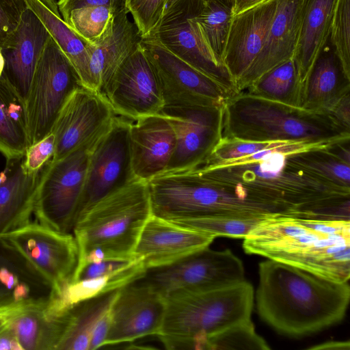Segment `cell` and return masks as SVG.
<instances>
[{
	"mask_svg": "<svg viewBox=\"0 0 350 350\" xmlns=\"http://www.w3.org/2000/svg\"><path fill=\"white\" fill-rule=\"evenodd\" d=\"M257 312L277 332L301 337L341 322L350 301L348 282L267 259L258 265Z\"/></svg>",
	"mask_w": 350,
	"mask_h": 350,
	"instance_id": "1",
	"label": "cell"
},
{
	"mask_svg": "<svg viewBox=\"0 0 350 350\" xmlns=\"http://www.w3.org/2000/svg\"><path fill=\"white\" fill-rule=\"evenodd\" d=\"M243 248L336 282L350 278V220L317 219L299 211L273 214L243 239Z\"/></svg>",
	"mask_w": 350,
	"mask_h": 350,
	"instance_id": "2",
	"label": "cell"
},
{
	"mask_svg": "<svg viewBox=\"0 0 350 350\" xmlns=\"http://www.w3.org/2000/svg\"><path fill=\"white\" fill-rule=\"evenodd\" d=\"M311 148L316 147L289 142L262 150L257 160H239L191 170L211 183L241 188L258 200L288 211H303L326 200L350 196L349 189L320 178L288 158V154Z\"/></svg>",
	"mask_w": 350,
	"mask_h": 350,
	"instance_id": "3",
	"label": "cell"
},
{
	"mask_svg": "<svg viewBox=\"0 0 350 350\" xmlns=\"http://www.w3.org/2000/svg\"><path fill=\"white\" fill-rule=\"evenodd\" d=\"M222 138L323 147L350 139V130L328 113L306 111L242 91L223 105Z\"/></svg>",
	"mask_w": 350,
	"mask_h": 350,
	"instance_id": "4",
	"label": "cell"
},
{
	"mask_svg": "<svg viewBox=\"0 0 350 350\" xmlns=\"http://www.w3.org/2000/svg\"><path fill=\"white\" fill-rule=\"evenodd\" d=\"M152 215L148 181L135 178L93 204L77 221V268L105 260L136 258L141 232Z\"/></svg>",
	"mask_w": 350,
	"mask_h": 350,
	"instance_id": "5",
	"label": "cell"
},
{
	"mask_svg": "<svg viewBox=\"0 0 350 350\" xmlns=\"http://www.w3.org/2000/svg\"><path fill=\"white\" fill-rule=\"evenodd\" d=\"M254 301L253 286L245 280L219 289L167 297L157 336L167 349L206 350L209 336L251 319Z\"/></svg>",
	"mask_w": 350,
	"mask_h": 350,
	"instance_id": "6",
	"label": "cell"
},
{
	"mask_svg": "<svg viewBox=\"0 0 350 350\" xmlns=\"http://www.w3.org/2000/svg\"><path fill=\"white\" fill-rule=\"evenodd\" d=\"M152 215L168 221L215 215L265 217L289 211L193 171L163 172L148 180Z\"/></svg>",
	"mask_w": 350,
	"mask_h": 350,
	"instance_id": "7",
	"label": "cell"
},
{
	"mask_svg": "<svg viewBox=\"0 0 350 350\" xmlns=\"http://www.w3.org/2000/svg\"><path fill=\"white\" fill-rule=\"evenodd\" d=\"M245 280L243 264L230 250L206 247L169 265L147 269L136 281L165 298L219 289Z\"/></svg>",
	"mask_w": 350,
	"mask_h": 350,
	"instance_id": "8",
	"label": "cell"
},
{
	"mask_svg": "<svg viewBox=\"0 0 350 350\" xmlns=\"http://www.w3.org/2000/svg\"><path fill=\"white\" fill-rule=\"evenodd\" d=\"M95 144L78 148L58 160H50L43 167L34 203L37 222L61 232H72Z\"/></svg>",
	"mask_w": 350,
	"mask_h": 350,
	"instance_id": "9",
	"label": "cell"
},
{
	"mask_svg": "<svg viewBox=\"0 0 350 350\" xmlns=\"http://www.w3.org/2000/svg\"><path fill=\"white\" fill-rule=\"evenodd\" d=\"M0 243L21 256L55 295L60 296L72 280L79 258L72 234L31 221L1 236Z\"/></svg>",
	"mask_w": 350,
	"mask_h": 350,
	"instance_id": "10",
	"label": "cell"
},
{
	"mask_svg": "<svg viewBox=\"0 0 350 350\" xmlns=\"http://www.w3.org/2000/svg\"><path fill=\"white\" fill-rule=\"evenodd\" d=\"M80 87L74 67L50 37L36 65L25 103L30 146L51 132L63 105Z\"/></svg>",
	"mask_w": 350,
	"mask_h": 350,
	"instance_id": "11",
	"label": "cell"
},
{
	"mask_svg": "<svg viewBox=\"0 0 350 350\" xmlns=\"http://www.w3.org/2000/svg\"><path fill=\"white\" fill-rule=\"evenodd\" d=\"M204 1H180L161 16L157 27L149 36L233 95L238 93L233 80L223 62L208 45L195 18Z\"/></svg>",
	"mask_w": 350,
	"mask_h": 350,
	"instance_id": "12",
	"label": "cell"
},
{
	"mask_svg": "<svg viewBox=\"0 0 350 350\" xmlns=\"http://www.w3.org/2000/svg\"><path fill=\"white\" fill-rule=\"evenodd\" d=\"M141 43L158 77L164 107L223 106L232 96L215 80L174 55L154 37L142 38Z\"/></svg>",
	"mask_w": 350,
	"mask_h": 350,
	"instance_id": "13",
	"label": "cell"
},
{
	"mask_svg": "<svg viewBox=\"0 0 350 350\" xmlns=\"http://www.w3.org/2000/svg\"><path fill=\"white\" fill-rule=\"evenodd\" d=\"M117 115L105 96L84 87L76 89L61 108L53 126L58 160L83 146L95 144L111 126Z\"/></svg>",
	"mask_w": 350,
	"mask_h": 350,
	"instance_id": "14",
	"label": "cell"
},
{
	"mask_svg": "<svg viewBox=\"0 0 350 350\" xmlns=\"http://www.w3.org/2000/svg\"><path fill=\"white\" fill-rule=\"evenodd\" d=\"M102 94L116 115L131 120L159 113L164 100L154 66L141 42Z\"/></svg>",
	"mask_w": 350,
	"mask_h": 350,
	"instance_id": "15",
	"label": "cell"
},
{
	"mask_svg": "<svg viewBox=\"0 0 350 350\" xmlns=\"http://www.w3.org/2000/svg\"><path fill=\"white\" fill-rule=\"evenodd\" d=\"M130 124L116 116L92 149L77 221L96 202L135 178L129 158Z\"/></svg>",
	"mask_w": 350,
	"mask_h": 350,
	"instance_id": "16",
	"label": "cell"
},
{
	"mask_svg": "<svg viewBox=\"0 0 350 350\" xmlns=\"http://www.w3.org/2000/svg\"><path fill=\"white\" fill-rule=\"evenodd\" d=\"M176 135V147L164 172L191 170L204 162L222 138L223 106L166 108L161 111Z\"/></svg>",
	"mask_w": 350,
	"mask_h": 350,
	"instance_id": "17",
	"label": "cell"
},
{
	"mask_svg": "<svg viewBox=\"0 0 350 350\" xmlns=\"http://www.w3.org/2000/svg\"><path fill=\"white\" fill-rule=\"evenodd\" d=\"M165 308V298L145 284L135 281L121 288L111 306V323L103 347L157 336Z\"/></svg>",
	"mask_w": 350,
	"mask_h": 350,
	"instance_id": "18",
	"label": "cell"
},
{
	"mask_svg": "<svg viewBox=\"0 0 350 350\" xmlns=\"http://www.w3.org/2000/svg\"><path fill=\"white\" fill-rule=\"evenodd\" d=\"M278 3V0L267 1L231 18L221 60L237 90L266 41Z\"/></svg>",
	"mask_w": 350,
	"mask_h": 350,
	"instance_id": "19",
	"label": "cell"
},
{
	"mask_svg": "<svg viewBox=\"0 0 350 350\" xmlns=\"http://www.w3.org/2000/svg\"><path fill=\"white\" fill-rule=\"evenodd\" d=\"M128 140L133 175L146 181L166 170L176 147L174 129L161 112L131 120Z\"/></svg>",
	"mask_w": 350,
	"mask_h": 350,
	"instance_id": "20",
	"label": "cell"
},
{
	"mask_svg": "<svg viewBox=\"0 0 350 350\" xmlns=\"http://www.w3.org/2000/svg\"><path fill=\"white\" fill-rule=\"evenodd\" d=\"M215 239L152 215L141 232L134 254L146 269L158 267L209 247Z\"/></svg>",
	"mask_w": 350,
	"mask_h": 350,
	"instance_id": "21",
	"label": "cell"
},
{
	"mask_svg": "<svg viewBox=\"0 0 350 350\" xmlns=\"http://www.w3.org/2000/svg\"><path fill=\"white\" fill-rule=\"evenodd\" d=\"M50 37L40 20L27 8L17 29L1 50L4 58L1 77L25 103L36 65Z\"/></svg>",
	"mask_w": 350,
	"mask_h": 350,
	"instance_id": "22",
	"label": "cell"
},
{
	"mask_svg": "<svg viewBox=\"0 0 350 350\" xmlns=\"http://www.w3.org/2000/svg\"><path fill=\"white\" fill-rule=\"evenodd\" d=\"M72 306L50 292L36 298L10 324L23 350H57L68 327Z\"/></svg>",
	"mask_w": 350,
	"mask_h": 350,
	"instance_id": "23",
	"label": "cell"
},
{
	"mask_svg": "<svg viewBox=\"0 0 350 350\" xmlns=\"http://www.w3.org/2000/svg\"><path fill=\"white\" fill-rule=\"evenodd\" d=\"M305 0H278L266 41L237 86L245 90L262 75L293 57Z\"/></svg>",
	"mask_w": 350,
	"mask_h": 350,
	"instance_id": "24",
	"label": "cell"
},
{
	"mask_svg": "<svg viewBox=\"0 0 350 350\" xmlns=\"http://www.w3.org/2000/svg\"><path fill=\"white\" fill-rule=\"evenodd\" d=\"M24 157L7 159L5 168L0 172V237L31 222L33 213L42 170L27 172Z\"/></svg>",
	"mask_w": 350,
	"mask_h": 350,
	"instance_id": "25",
	"label": "cell"
},
{
	"mask_svg": "<svg viewBox=\"0 0 350 350\" xmlns=\"http://www.w3.org/2000/svg\"><path fill=\"white\" fill-rule=\"evenodd\" d=\"M350 92V75L345 71L329 38L302 83L299 108L327 113Z\"/></svg>",
	"mask_w": 350,
	"mask_h": 350,
	"instance_id": "26",
	"label": "cell"
},
{
	"mask_svg": "<svg viewBox=\"0 0 350 350\" xmlns=\"http://www.w3.org/2000/svg\"><path fill=\"white\" fill-rule=\"evenodd\" d=\"M128 13L126 8L118 11L110 34L91 50L90 70L93 89L101 94L118 68L137 49L142 40L135 23L128 18Z\"/></svg>",
	"mask_w": 350,
	"mask_h": 350,
	"instance_id": "27",
	"label": "cell"
},
{
	"mask_svg": "<svg viewBox=\"0 0 350 350\" xmlns=\"http://www.w3.org/2000/svg\"><path fill=\"white\" fill-rule=\"evenodd\" d=\"M74 67L83 87L94 90L90 70L93 46L86 43L63 20L56 0H24Z\"/></svg>",
	"mask_w": 350,
	"mask_h": 350,
	"instance_id": "28",
	"label": "cell"
},
{
	"mask_svg": "<svg viewBox=\"0 0 350 350\" xmlns=\"http://www.w3.org/2000/svg\"><path fill=\"white\" fill-rule=\"evenodd\" d=\"M336 0H305L293 58L301 83L329 40Z\"/></svg>",
	"mask_w": 350,
	"mask_h": 350,
	"instance_id": "29",
	"label": "cell"
},
{
	"mask_svg": "<svg viewBox=\"0 0 350 350\" xmlns=\"http://www.w3.org/2000/svg\"><path fill=\"white\" fill-rule=\"evenodd\" d=\"M30 146L25 102L0 77V152L7 159L23 157Z\"/></svg>",
	"mask_w": 350,
	"mask_h": 350,
	"instance_id": "30",
	"label": "cell"
},
{
	"mask_svg": "<svg viewBox=\"0 0 350 350\" xmlns=\"http://www.w3.org/2000/svg\"><path fill=\"white\" fill-rule=\"evenodd\" d=\"M118 291L72 306L68 327L57 350H90L94 328L100 317L111 306Z\"/></svg>",
	"mask_w": 350,
	"mask_h": 350,
	"instance_id": "31",
	"label": "cell"
},
{
	"mask_svg": "<svg viewBox=\"0 0 350 350\" xmlns=\"http://www.w3.org/2000/svg\"><path fill=\"white\" fill-rule=\"evenodd\" d=\"M301 85L297 65L292 57L265 72L244 92L299 107Z\"/></svg>",
	"mask_w": 350,
	"mask_h": 350,
	"instance_id": "32",
	"label": "cell"
},
{
	"mask_svg": "<svg viewBox=\"0 0 350 350\" xmlns=\"http://www.w3.org/2000/svg\"><path fill=\"white\" fill-rule=\"evenodd\" d=\"M146 268L140 258L111 273L70 282L59 296L68 306L120 289L143 276Z\"/></svg>",
	"mask_w": 350,
	"mask_h": 350,
	"instance_id": "33",
	"label": "cell"
},
{
	"mask_svg": "<svg viewBox=\"0 0 350 350\" xmlns=\"http://www.w3.org/2000/svg\"><path fill=\"white\" fill-rule=\"evenodd\" d=\"M288 158L304 170L337 186L350 189V164L333 155L325 146L288 154Z\"/></svg>",
	"mask_w": 350,
	"mask_h": 350,
	"instance_id": "34",
	"label": "cell"
},
{
	"mask_svg": "<svg viewBox=\"0 0 350 350\" xmlns=\"http://www.w3.org/2000/svg\"><path fill=\"white\" fill-rule=\"evenodd\" d=\"M118 12L106 6L83 7L71 11L63 20L86 43L96 46L111 32Z\"/></svg>",
	"mask_w": 350,
	"mask_h": 350,
	"instance_id": "35",
	"label": "cell"
},
{
	"mask_svg": "<svg viewBox=\"0 0 350 350\" xmlns=\"http://www.w3.org/2000/svg\"><path fill=\"white\" fill-rule=\"evenodd\" d=\"M264 217L215 215L173 221L179 226L215 237L244 239Z\"/></svg>",
	"mask_w": 350,
	"mask_h": 350,
	"instance_id": "36",
	"label": "cell"
},
{
	"mask_svg": "<svg viewBox=\"0 0 350 350\" xmlns=\"http://www.w3.org/2000/svg\"><path fill=\"white\" fill-rule=\"evenodd\" d=\"M232 17V8L219 0H205L195 16L208 45L221 60Z\"/></svg>",
	"mask_w": 350,
	"mask_h": 350,
	"instance_id": "37",
	"label": "cell"
},
{
	"mask_svg": "<svg viewBox=\"0 0 350 350\" xmlns=\"http://www.w3.org/2000/svg\"><path fill=\"white\" fill-rule=\"evenodd\" d=\"M267 342L258 335L251 319L245 320L209 336L206 350H269Z\"/></svg>",
	"mask_w": 350,
	"mask_h": 350,
	"instance_id": "38",
	"label": "cell"
},
{
	"mask_svg": "<svg viewBox=\"0 0 350 350\" xmlns=\"http://www.w3.org/2000/svg\"><path fill=\"white\" fill-rule=\"evenodd\" d=\"M329 41L345 71L350 75V0H336Z\"/></svg>",
	"mask_w": 350,
	"mask_h": 350,
	"instance_id": "39",
	"label": "cell"
},
{
	"mask_svg": "<svg viewBox=\"0 0 350 350\" xmlns=\"http://www.w3.org/2000/svg\"><path fill=\"white\" fill-rule=\"evenodd\" d=\"M166 0H125V7L133 18L142 38L157 27Z\"/></svg>",
	"mask_w": 350,
	"mask_h": 350,
	"instance_id": "40",
	"label": "cell"
},
{
	"mask_svg": "<svg viewBox=\"0 0 350 350\" xmlns=\"http://www.w3.org/2000/svg\"><path fill=\"white\" fill-rule=\"evenodd\" d=\"M29 286L22 281L16 268L4 256L0 255V300L29 297Z\"/></svg>",
	"mask_w": 350,
	"mask_h": 350,
	"instance_id": "41",
	"label": "cell"
},
{
	"mask_svg": "<svg viewBox=\"0 0 350 350\" xmlns=\"http://www.w3.org/2000/svg\"><path fill=\"white\" fill-rule=\"evenodd\" d=\"M27 8L24 0H0V50L17 29Z\"/></svg>",
	"mask_w": 350,
	"mask_h": 350,
	"instance_id": "42",
	"label": "cell"
},
{
	"mask_svg": "<svg viewBox=\"0 0 350 350\" xmlns=\"http://www.w3.org/2000/svg\"><path fill=\"white\" fill-rule=\"evenodd\" d=\"M55 151V135L50 133L40 141L28 147L24 157V167L29 172L40 171L51 159Z\"/></svg>",
	"mask_w": 350,
	"mask_h": 350,
	"instance_id": "43",
	"label": "cell"
},
{
	"mask_svg": "<svg viewBox=\"0 0 350 350\" xmlns=\"http://www.w3.org/2000/svg\"><path fill=\"white\" fill-rule=\"evenodd\" d=\"M135 259L131 260H105L98 262L85 264L75 269L70 282L95 278L111 273L128 266Z\"/></svg>",
	"mask_w": 350,
	"mask_h": 350,
	"instance_id": "44",
	"label": "cell"
},
{
	"mask_svg": "<svg viewBox=\"0 0 350 350\" xmlns=\"http://www.w3.org/2000/svg\"><path fill=\"white\" fill-rule=\"evenodd\" d=\"M35 299L29 297L21 299L8 298L0 300V332L31 306Z\"/></svg>",
	"mask_w": 350,
	"mask_h": 350,
	"instance_id": "45",
	"label": "cell"
},
{
	"mask_svg": "<svg viewBox=\"0 0 350 350\" xmlns=\"http://www.w3.org/2000/svg\"><path fill=\"white\" fill-rule=\"evenodd\" d=\"M57 3L63 19L71 11L83 7L106 6L117 11L126 8L125 0H58Z\"/></svg>",
	"mask_w": 350,
	"mask_h": 350,
	"instance_id": "46",
	"label": "cell"
},
{
	"mask_svg": "<svg viewBox=\"0 0 350 350\" xmlns=\"http://www.w3.org/2000/svg\"><path fill=\"white\" fill-rule=\"evenodd\" d=\"M111 306L104 313L98 321L91 338L90 350H94L103 347L111 323Z\"/></svg>",
	"mask_w": 350,
	"mask_h": 350,
	"instance_id": "47",
	"label": "cell"
},
{
	"mask_svg": "<svg viewBox=\"0 0 350 350\" xmlns=\"http://www.w3.org/2000/svg\"><path fill=\"white\" fill-rule=\"evenodd\" d=\"M327 113L340 125L350 130V92L340 98Z\"/></svg>",
	"mask_w": 350,
	"mask_h": 350,
	"instance_id": "48",
	"label": "cell"
},
{
	"mask_svg": "<svg viewBox=\"0 0 350 350\" xmlns=\"http://www.w3.org/2000/svg\"><path fill=\"white\" fill-rule=\"evenodd\" d=\"M0 350H23L10 325L0 332Z\"/></svg>",
	"mask_w": 350,
	"mask_h": 350,
	"instance_id": "49",
	"label": "cell"
},
{
	"mask_svg": "<svg viewBox=\"0 0 350 350\" xmlns=\"http://www.w3.org/2000/svg\"><path fill=\"white\" fill-rule=\"evenodd\" d=\"M269 0H233L232 16Z\"/></svg>",
	"mask_w": 350,
	"mask_h": 350,
	"instance_id": "50",
	"label": "cell"
},
{
	"mask_svg": "<svg viewBox=\"0 0 350 350\" xmlns=\"http://www.w3.org/2000/svg\"><path fill=\"white\" fill-rule=\"evenodd\" d=\"M349 341H329L309 348L313 350H349Z\"/></svg>",
	"mask_w": 350,
	"mask_h": 350,
	"instance_id": "51",
	"label": "cell"
},
{
	"mask_svg": "<svg viewBox=\"0 0 350 350\" xmlns=\"http://www.w3.org/2000/svg\"><path fill=\"white\" fill-rule=\"evenodd\" d=\"M180 1L182 0H166L163 8L162 16Z\"/></svg>",
	"mask_w": 350,
	"mask_h": 350,
	"instance_id": "52",
	"label": "cell"
},
{
	"mask_svg": "<svg viewBox=\"0 0 350 350\" xmlns=\"http://www.w3.org/2000/svg\"><path fill=\"white\" fill-rule=\"evenodd\" d=\"M4 68V58L3 56V54L1 53V51L0 50V77H1L3 74Z\"/></svg>",
	"mask_w": 350,
	"mask_h": 350,
	"instance_id": "53",
	"label": "cell"
},
{
	"mask_svg": "<svg viewBox=\"0 0 350 350\" xmlns=\"http://www.w3.org/2000/svg\"><path fill=\"white\" fill-rule=\"evenodd\" d=\"M219 1H220L223 3L226 4V5H228L232 8L233 0H219Z\"/></svg>",
	"mask_w": 350,
	"mask_h": 350,
	"instance_id": "54",
	"label": "cell"
}]
</instances>
